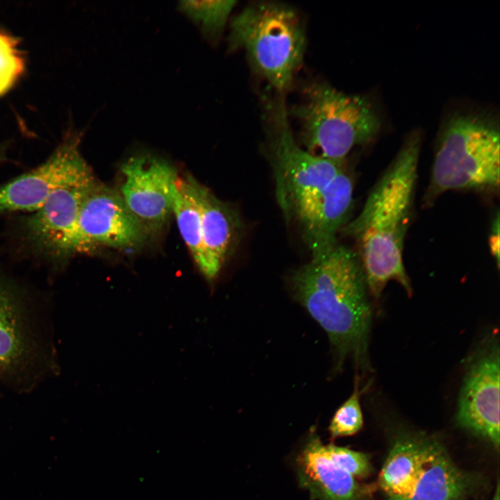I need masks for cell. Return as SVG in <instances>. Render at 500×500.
<instances>
[{"instance_id": "obj_1", "label": "cell", "mask_w": 500, "mask_h": 500, "mask_svg": "<svg viewBox=\"0 0 500 500\" xmlns=\"http://www.w3.org/2000/svg\"><path fill=\"white\" fill-rule=\"evenodd\" d=\"M420 144L417 134L406 140L360 213L342 228L355 240L368 291L376 301L391 281L409 297L412 294L403 251L412 212Z\"/></svg>"}, {"instance_id": "obj_2", "label": "cell", "mask_w": 500, "mask_h": 500, "mask_svg": "<svg viewBox=\"0 0 500 500\" xmlns=\"http://www.w3.org/2000/svg\"><path fill=\"white\" fill-rule=\"evenodd\" d=\"M290 285L294 299L326 333L335 368L351 358L357 371L369 369L372 310L356 252L337 244L297 270Z\"/></svg>"}, {"instance_id": "obj_3", "label": "cell", "mask_w": 500, "mask_h": 500, "mask_svg": "<svg viewBox=\"0 0 500 500\" xmlns=\"http://www.w3.org/2000/svg\"><path fill=\"white\" fill-rule=\"evenodd\" d=\"M306 46L301 18L289 6L256 3L231 20L228 50H244L253 69L281 95L290 89Z\"/></svg>"}, {"instance_id": "obj_4", "label": "cell", "mask_w": 500, "mask_h": 500, "mask_svg": "<svg viewBox=\"0 0 500 500\" xmlns=\"http://www.w3.org/2000/svg\"><path fill=\"white\" fill-rule=\"evenodd\" d=\"M499 147V133L492 124L477 116L453 117L439 142L424 205L449 190L498 192Z\"/></svg>"}, {"instance_id": "obj_5", "label": "cell", "mask_w": 500, "mask_h": 500, "mask_svg": "<svg viewBox=\"0 0 500 500\" xmlns=\"http://www.w3.org/2000/svg\"><path fill=\"white\" fill-rule=\"evenodd\" d=\"M303 95L288 112L300 123L301 140L312 154L344 161L355 146L368 142L379 130V118L362 97L320 82L306 86Z\"/></svg>"}, {"instance_id": "obj_6", "label": "cell", "mask_w": 500, "mask_h": 500, "mask_svg": "<svg viewBox=\"0 0 500 500\" xmlns=\"http://www.w3.org/2000/svg\"><path fill=\"white\" fill-rule=\"evenodd\" d=\"M283 95L268 106V150L274 169L278 201L292 216L327 186L344 169V161L312 154L294 140Z\"/></svg>"}, {"instance_id": "obj_7", "label": "cell", "mask_w": 500, "mask_h": 500, "mask_svg": "<svg viewBox=\"0 0 500 500\" xmlns=\"http://www.w3.org/2000/svg\"><path fill=\"white\" fill-rule=\"evenodd\" d=\"M458 425L499 447V345L494 334L470 357L460 390Z\"/></svg>"}, {"instance_id": "obj_8", "label": "cell", "mask_w": 500, "mask_h": 500, "mask_svg": "<svg viewBox=\"0 0 500 500\" xmlns=\"http://www.w3.org/2000/svg\"><path fill=\"white\" fill-rule=\"evenodd\" d=\"M81 135L68 136L42 165L0 187V214L34 212L56 190L95 181L91 167L82 156Z\"/></svg>"}, {"instance_id": "obj_9", "label": "cell", "mask_w": 500, "mask_h": 500, "mask_svg": "<svg viewBox=\"0 0 500 500\" xmlns=\"http://www.w3.org/2000/svg\"><path fill=\"white\" fill-rule=\"evenodd\" d=\"M119 192L126 206L147 233L160 230L172 210L171 189L177 176L165 160L150 153L128 157L122 165Z\"/></svg>"}, {"instance_id": "obj_10", "label": "cell", "mask_w": 500, "mask_h": 500, "mask_svg": "<svg viewBox=\"0 0 500 500\" xmlns=\"http://www.w3.org/2000/svg\"><path fill=\"white\" fill-rule=\"evenodd\" d=\"M147 234L120 193L97 184L84 200L78 214L75 253L100 246L134 247L144 241Z\"/></svg>"}, {"instance_id": "obj_11", "label": "cell", "mask_w": 500, "mask_h": 500, "mask_svg": "<svg viewBox=\"0 0 500 500\" xmlns=\"http://www.w3.org/2000/svg\"><path fill=\"white\" fill-rule=\"evenodd\" d=\"M95 181L60 188L24 222V233L37 252L56 260L75 253L77 221L81 206Z\"/></svg>"}, {"instance_id": "obj_12", "label": "cell", "mask_w": 500, "mask_h": 500, "mask_svg": "<svg viewBox=\"0 0 500 500\" xmlns=\"http://www.w3.org/2000/svg\"><path fill=\"white\" fill-rule=\"evenodd\" d=\"M353 181L345 168L323 190L299 206L292 216L299 222L312 257L336 244L353 201Z\"/></svg>"}, {"instance_id": "obj_13", "label": "cell", "mask_w": 500, "mask_h": 500, "mask_svg": "<svg viewBox=\"0 0 500 500\" xmlns=\"http://www.w3.org/2000/svg\"><path fill=\"white\" fill-rule=\"evenodd\" d=\"M299 487L312 500H370L377 485L358 482L329 458L315 428H311L295 458Z\"/></svg>"}, {"instance_id": "obj_14", "label": "cell", "mask_w": 500, "mask_h": 500, "mask_svg": "<svg viewBox=\"0 0 500 500\" xmlns=\"http://www.w3.org/2000/svg\"><path fill=\"white\" fill-rule=\"evenodd\" d=\"M201 214L203 262L199 271L210 283L217 278L233 245L240 222L233 210L194 178H184Z\"/></svg>"}, {"instance_id": "obj_15", "label": "cell", "mask_w": 500, "mask_h": 500, "mask_svg": "<svg viewBox=\"0 0 500 500\" xmlns=\"http://www.w3.org/2000/svg\"><path fill=\"white\" fill-rule=\"evenodd\" d=\"M397 440L379 473L377 487L387 497H405L413 490L438 442L422 436Z\"/></svg>"}, {"instance_id": "obj_16", "label": "cell", "mask_w": 500, "mask_h": 500, "mask_svg": "<svg viewBox=\"0 0 500 500\" xmlns=\"http://www.w3.org/2000/svg\"><path fill=\"white\" fill-rule=\"evenodd\" d=\"M473 485V477L458 468L437 442L411 492L386 500H465Z\"/></svg>"}, {"instance_id": "obj_17", "label": "cell", "mask_w": 500, "mask_h": 500, "mask_svg": "<svg viewBox=\"0 0 500 500\" xmlns=\"http://www.w3.org/2000/svg\"><path fill=\"white\" fill-rule=\"evenodd\" d=\"M12 294L0 281V372L23 369L33 356L24 312Z\"/></svg>"}, {"instance_id": "obj_18", "label": "cell", "mask_w": 500, "mask_h": 500, "mask_svg": "<svg viewBox=\"0 0 500 500\" xmlns=\"http://www.w3.org/2000/svg\"><path fill=\"white\" fill-rule=\"evenodd\" d=\"M172 210L180 233L199 269L203 262L201 214L185 178L176 176L171 189Z\"/></svg>"}, {"instance_id": "obj_19", "label": "cell", "mask_w": 500, "mask_h": 500, "mask_svg": "<svg viewBox=\"0 0 500 500\" xmlns=\"http://www.w3.org/2000/svg\"><path fill=\"white\" fill-rule=\"evenodd\" d=\"M235 1H181L178 9L199 28L203 38L215 43L224 31Z\"/></svg>"}, {"instance_id": "obj_20", "label": "cell", "mask_w": 500, "mask_h": 500, "mask_svg": "<svg viewBox=\"0 0 500 500\" xmlns=\"http://www.w3.org/2000/svg\"><path fill=\"white\" fill-rule=\"evenodd\" d=\"M363 389L360 388V376L356 373L353 392L338 408L330 422L328 431L331 439L351 436L362 429L364 421L360 398Z\"/></svg>"}, {"instance_id": "obj_21", "label": "cell", "mask_w": 500, "mask_h": 500, "mask_svg": "<svg viewBox=\"0 0 500 500\" xmlns=\"http://www.w3.org/2000/svg\"><path fill=\"white\" fill-rule=\"evenodd\" d=\"M24 69V60L17 40L0 31V96L13 86Z\"/></svg>"}, {"instance_id": "obj_22", "label": "cell", "mask_w": 500, "mask_h": 500, "mask_svg": "<svg viewBox=\"0 0 500 500\" xmlns=\"http://www.w3.org/2000/svg\"><path fill=\"white\" fill-rule=\"evenodd\" d=\"M326 450L332 461L354 478H366L372 472L370 456L365 453L333 443L326 444Z\"/></svg>"}, {"instance_id": "obj_23", "label": "cell", "mask_w": 500, "mask_h": 500, "mask_svg": "<svg viewBox=\"0 0 500 500\" xmlns=\"http://www.w3.org/2000/svg\"><path fill=\"white\" fill-rule=\"evenodd\" d=\"M492 500H499V483L497 481L496 490Z\"/></svg>"}, {"instance_id": "obj_24", "label": "cell", "mask_w": 500, "mask_h": 500, "mask_svg": "<svg viewBox=\"0 0 500 500\" xmlns=\"http://www.w3.org/2000/svg\"><path fill=\"white\" fill-rule=\"evenodd\" d=\"M4 150L0 147V162L4 160Z\"/></svg>"}]
</instances>
